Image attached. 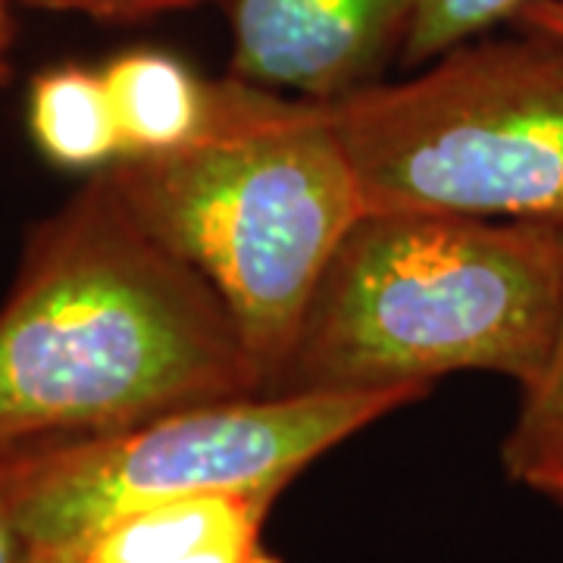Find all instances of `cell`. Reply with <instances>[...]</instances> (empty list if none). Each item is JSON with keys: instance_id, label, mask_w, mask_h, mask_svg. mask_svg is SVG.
<instances>
[{"instance_id": "cell-1", "label": "cell", "mask_w": 563, "mask_h": 563, "mask_svg": "<svg viewBox=\"0 0 563 563\" xmlns=\"http://www.w3.org/2000/svg\"><path fill=\"white\" fill-rule=\"evenodd\" d=\"M263 395L235 320L101 169L29 235L0 307V454Z\"/></svg>"}, {"instance_id": "cell-2", "label": "cell", "mask_w": 563, "mask_h": 563, "mask_svg": "<svg viewBox=\"0 0 563 563\" xmlns=\"http://www.w3.org/2000/svg\"><path fill=\"white\" fill-rule=\"evenodd\" d=\"M563 310V229L366 210L307 303L269 395L363 391L485 369L539 383Z\"/></svg>"}, {"instance_id": "cell-3", "label": "cell", "mask_w": 563, "mask_h": 563, "mask_svg": "<svg viewBox=\"0 0 563 563\" xmlns=\"http://www.w3.org/2000/svg\"><path fill=\"white\" fill-rule=\"evenodd\" d=\"M147 235L220 295L269 395L322 269L366 213L322 101L220 81L201 139L101 166Z\"/></svg>"}, {"instance_id": "cell-4", "label": "cell", "mask_w": 563, "mask_h": 563, "mask_svg": "<svg viewBox=\"0 0 563 563\" xmlns=\"http://www.w3.org/2000/svg\"><path fill=\"white\" fill-rule=\"evenodd\" d=\"M322 103L366 210L563 229V38L463 41L417 79Z\"/></svg>"}, {"instance_id": "cell-5", "label": "cell", "mask_w": 563, "mask_h": 563, "mask_svg": "<svg viewBox=\"0 0 563 563\" xmlns=\"http://www.w3.org/2000/svg\"><path fill=\"white\" fill-rule=\"evenodd\" d=\"M429 388L285 391L169 410L107 435L22 448L20 520L38 563L147 504L201 492H269Z\"/></svg>"}, {"instance_id": "cell-6", "label": "cell", "mask_w": 563, "mask_h": 563, "mask_svg": "<svg viewBox=\"0 0 563 563\" xmlns=\"http://www.w3.org/2000/svg\"><path fill=\"white\" fill-rule=\"evenodd\" d=\"M420 0H232V76L335 101L401 54Z\"/></svg>"}, {"instance_id": "cell-7", "label": "cell", "mask_w": 563, "mask_h": 563, "mask_svg": "<svg viewBox=\"0 0 563 563\" xmlns=\"http://www.w3.org/2000/svg\"><path fill=\"white\" fill-rule=\"evenodd\" d=\"M279 495L201 492L125 510L54 563H282L263 544Z\"/></svg>"}, {"instance_id": "cell-8", "label": "cell", "mask_w": 563, "mask_h": 563, "mask_svg": "<svg viewBox=\"0 0 563 563\" xmlns=\"http://www.w3.org/2000/svg\"><path fill=\"white\" fill-rule=\"evenodd\" d=\"M122 154H154L201 139L220 110V81L195 76L161 51H129L101 69ZM120 154V157H122Z\"/></svg>"}, {"instance_id": "cell-9", "label": "cell", "mask_w": 563, "mask_h": 563, "mask_svg": "<svg viewBox=\"0 0 563 563\" xmlns=\"http://www.w3.org/2000/svg\"><path fill=\"white\" fill-rule=\"evenodd\" d=\"M29 125L44 157L69 169H101L122 154L103 73L85 66H57L32 81Z\"/></svg>"}, {"instance_id": "cell-10", "label": "cell", "mask_w": 563, "mask_h": 563, "mask_svg": "<svg viewBox=\"0 0 563 563\" xmlns=\"http://www.w3.org/2000/svg\"><path fill=\"white\" fill-rule=\"evenodd\" d=\"M529 0H420L401 60L407 66L429 63L463 41L483 38L498 22H514Z\"/></svg>"}, {"instance_id": "cell-11", "label": "cell", "mask_w": 563, "mask_h": 563, "mask_svg": "<svg viewBox=\"0 0 563 563\" xmlns=\"http://www.w3.org/2000/svg\"><path fill=\"white\" fill-rule=\"evenodd\" d=\"M501 457L514 483L563 504V420L514 422Z\"/></svg>"}, {"instance_id": "cell-12", "label": "cell", "mask_w": 563, "mask_h": 563, "mask_svg": "<svg viewBox=\"0 0 563 563\" xmlns=\"http://www.w3.org/2000/svg\"><path fill=\"white\" fill-rule=\"evenodd\" d=\"M22 448L0 454V563H38L20 520Z\"/></svg>"}, {"instance_id": "cell-13", "label": "cell", "mask_w": 563, "mask_h": 563, "mask_svg": "<svg viewBox=\"0 0 563 563\" xmlns=\"http://www.w3.org/2000/svg\"><path fill=\"white\" fill-rule=\"evenodd\" d=\"M35 10H57V13H85L95 20H144L169 10L198 7L207 0H20Z\"/></svg>"}, {"instance_id": "cell-14", "label": "cell", "mask_w": 563, "mask_h": 563, "mask_svg": "<svg viewBox=\"0 0 563 563\" xmlns=\"http://www.w3.org/2000/svg\"><path fill=\"white\" fill-rule=\"evenodd\" d=\"M563 420V310L558 339L551 347L548 366L539 376V383L529 385L520 401V417L517 422H554Z\"/></svg>"}, {"instance_id": "cell-15", "label": "cell", "mask_w": 563, "mask_h": 563, "mask_svg": "<svg viewBox=\"0 0 563 563\" xmlns=\"http://www.w3.org/2000/svg\"><path fill=\"white\" fill-rule=\"evenodd\" d=\"M520 29H532V32H544L563 38V0H529L523 10L514 16Z\"/></svg>"}, {"instance_id": "cell-16", "label": "cell", "mask_w": 563, "mask_h": 563, "mask_svg": "<svg viewBox=\"0 0 563 563\" xmlns=\"http://www.w3.org/2000/svg\"><path fill=\"white\" fill-rule=\"evenodd\" d=\"M13 38V25H10V0H0V85L7 79V51Z\"/></svg>"}]
</instances>
